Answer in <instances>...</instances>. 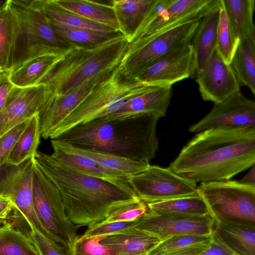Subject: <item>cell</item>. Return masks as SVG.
I'll list each match as a JSON object with an SVG mask.
<instances>
[{
	"mask_svg": "<svg viewBox=\"0 0 255 255\" xmlns=\"http://www.w3.org/2000/svg\"><path fill=\"white\" fill-rule=\"evenodd\" d=\"M51 94L49 86L44 83L27 87L14 86L0 110V137L39 113Z\"/></svg>",
	"mask_w": 255,
	"mask_h": 255,
	"instance_id": "obj_13",
	"label": "cell"
},
{
	"mask_svg": "<svg viewBox=\"0 0 255 255\" xmlns=\"http://www.w3.org/2000/svg\"><path fill=\"white\" fill-rule=\"evenodd\" d=\"M140 219L132 221L98 223L89 227L84 234L89 236H107L135 227Z\"/></svg>",
	"mask_w": 255,
	"mask_h": 255,
	"instance_id": "obj_41",
	"label": "cell"
},
{
	"mask_svg": "<svg viewBox=\"0 0 255 255\" xmlns=\"http://www.w3.org/2000/svg\"><path fill=\"white\" fill-rule=\"evenodd\" d=\"M249 37L255 50V25L253 30H252V31L251 32L249 36Z\"/></svg>",
	"mask_w": 255,
	"mask_h": 255,
	"instance_id": "obj_46",
	"label": "cell"
},
{
	"mask_svg": "<svg viewBox=\"0 0 255 255\" xmlns=\"http://www.w3.org/2000/svg\"><path fill=\"white\" fill-rule=\"evenodd\" d=\"M211 235L172 236L161 241L146 255H199L210 246Z\"/></svg>",
	"mask_w": 255,
	"mask_h": 255,
	"instance_id": "obj_29",
	"label": "cell"
},
{
	"mask_svg": "<svg viewBox=\"0 0 255 255\" xmlns=\"http://www.w3.org/2000/svg\"><path fill=\"white\" fill-rule=\"evenodd\" d=\"M21 37L18 11L13 0H6L0 7V71H10L16 59Z\"/></svg>",
	"mask_w": 255,
	"mask_h": 255,
	"instance_id": "obj_19",
	"label": "cell"
},
{
	"mask_svg": "<svg viewBox=\"0 0 255 255\" xmlns=\"http://www.w3.org/2000/svg\"><path fill=\"white\" fill-rule=\"evenodd\" d=\"M156 0H113L120 31L129 43L143 25Z\"/></svg>",
	"mask_w": 255,
	"mask_h": 255,
	"instance_id": "obj_21",
	"label": "cell"
},
{
	"mask_svg": "<svg viewBox=\"0 0 255 255\" xmlns=\"http://www.w3.org/2000/svg\"><path fill=\"white\" fill-rule=\"evenodd\" d=\"M0 167V196L7 197L12 200L31 228L49 240L57 243L43 227L35 210L33 157L18 165L5 164Z\"/></svg>",
	"mask_w": 255,
	"mask_h": 255,
	"instance_id": "obj_10",
	"label": "cell"
},
{
	"mask_svg": "<svg viewBox=\"0 0 255 255\" xmlns=\"http://www.w3.org/2000/svg\"><path fill=\"white\" fill-rule=\"evenodd\" d=\"M52 148L53 152L50 155L54 161L60 167L73 172L108 181L128 182L130 177L86 156Z\"/></svg>",
	"mask_w": 255,
	"mask_h": 255,
	"instance_id": "obj_22",
	"label": "cell"
},
{
	"mask_svg": "<svg viewBox=\"0 0 255 255\" xmlns=\"http://www.w3.org/2000/svg\"></svg>",
	"mask_w": 255,
	"mask_h": 255,
	"instance_id": "obj_47",
	"label": "cell"
},
{
	"mask_svg": "<svg viewBox=\"0 0 255 255\" xmlns=\"http://www.w3.org/2000/svg\"><path fill=\"white\" fill-rule=\"evenodd\" d=\"M29 120L13 127L0 137V166L5 164L7 157L26 127Z\"/></svg>",
	"mask_w": 255,
	"mask_h": 255,
	"instance_id": "obj_39",
	"label": "cell"
},
{
	"mask_svg": "<svg viewBox=\"0 0 255 255\" xmlns=\"http://www.w3.org/2000/svg\"><path fill=\"white\" fill-rule=\"evenodd\" d=\"M49 21L55 33L61 39L72 45L95 44L124 36L119 31L103 32L72 27L50 19Z\"/></svg>",
	"mask_w": 255,
	"mask_h": 255,
	"instance_id": "obj_33",
	"label": "cell"
},
{
	"mask_svg": "<svg viewBox=\"0 0 255 255\" xmlns=\"http://www.w3.org/2000/svg\"><path fill=\"white\" fill-rule=\"evenodd\" d=\"M171 97V87H156L136 96L115 112L99 118L108 120L146 113H155L161 118L166 114Z\"/></svg>",
	"mask_w": 255,
	"mask_h": 255,
	"instance_id": "obj_23",
	"label": "cell"
},
{
	"mask_svg": "<svg viewBox=\"0 0 255 255\" xmlns=\"http://www.w3.org/2000/svg\"><path fill=\"white\" fill-rule=\"evenodd\" d=\"M240 181L244 184L255 187V164L251 167V170Z\"/></svg>",
	"mask_w": 255,
	"mask_h": 255,
	"instance_id": "obj_45",
	"label": "cell"
},
{
	"mask_svg": "<svg viewBox=\"0 0 255 255\" xmlns=\"http://www.w3.org/2000/svg\"><path fill=\"white\" fill-rule=\"evenodd\" d=\"M41 3L43 10L48 17L58 22L72 27L103 32L118 31L92 21L71 11L58 4L56 0H41Z\"/></svg>",
	"mask_w": 255,
	"mask_h": 255,
	"instance_id": "obj_35",
	"label": "cell"
},
{
	"mask_svg": "<svg viewBox=\"0 0 255 255\" xmlns=\"http://www.w3.org/2000/svg\"><path fill=\"white\" fill-rule=\"evenodd\" d=\"M106 236H89L84 234L75 242L72 250V255H118L114 250L100 243Z\"/></svg>",
	"mask_w": 255,
	"mask_h": 255,
	"instance_id": "obj_38",
	"label": "cell"
},
{
	"mask_svg": "<svg viewBox=\"0 0 255 255\" xmlns=\"http://www.w3.org/2000/svg\"><path fill=\"white\" fill-rule=\"evenodd\" d=\"M220 127L255 129V102L240 92L221 103L214 104L210 112L191 126L189 131L198 133Z\"/></svg>",
	"mask_w": 255,
	"mask_h": 255,
	"instance_id": "obj_15",
	"label": "cell"
},
{
	"mask_svg": "<svg viewBox=\"0 0 255 255\" xmlns=\"http://www.w3.org/2000/svg\"><path fill=\"white\" fill-rule=\"evenodd\" d=\"M221 3L200 20L192 44L194 55V75L201 72L217 48L218 27Z\"/></svg>",
	"mask_w": 255,
	"mask_h": 255,
	"instance_id": "obj_20",
	"label": "cell"
},
{
	"mask_svg": "<svg viewBox=\"0 0 255 255\" xmlns=\"http://www.w3.org/2000/svg\"><path fill=\"white\" fill-rule=\"evenodd\" d=\"M215 223V220L210 215H159L149 211L135 227L155 236L161 242L175 236H210L214 231Z\"/></svg>",
	"mask_w": 255,
	"mask_h": 255,
	"instance_id": "obj_17",
	"label": "cell"
},
{
	"mask_svg": "<svg viewBox=\"0 0 255 255\" xmlns=\"http://www.w3.org/2000/svg\"><path fill=\"white\" fill-rule=\"evenodd\" d=\"M65 8L92 21L119 31L116 13L111 3L89 0H56Z\"/></svg>",
	"mask_w": 255,
	"mask_h": 255,
	"instance_id": "obj_28",
	"label": "cell"
},
{
	"mask_svg": "<svg viewBox=\"0 0 255 255\" xmlns=\"http://www.w3.org/2000/svg\"><path fill=\"white\" fill-rule=\"evenodd\" d=\"M255 164V129L220 127L197 133L169 167L196 182L228 180Z\"/></svg>",
	"mask_w": 255,
	"mask_h": 255,
	"instance_id": "obj_1",
	"label": "cell"
},
{
	"mask_svg": "<svg viewBox=\"0 0 255 255\" xmlns=\"http://www.w3.org/2000/svg\"></svg>",
	"mask_w": 255,
	"mask_h": 255,
	"instance_id": "obj_48",
	"label": "cell"
},
{
	"mask_svg": "<svg viewBox=\"0 0 255 255\" xmlns=\"http://www.w3.org/2000/svg\"><path fill=\"white\" fill-rule=\"evenodd\" d=\"M146 204L149 211L156 215L184 217L210 215L206 203L200 195Z\"/></svg>",
	"mask_w": 255,
	"mask_h": 255,
	"instance_id": "obj_30",
	"label": "cell"
},
{
	"mask_svg": "<svg viewBox=\"0 0 255 255\" xmlns=\"http://www.w3.org/2000/svg\"><path fill=\"white\" fill-rule=\"evenodd\" d=\"M0 110L4 106L7 99L15 86L10 81L9 73L0 71Z\"/></svg>",
	"mask_w": 255,
	"mask_h": 255,
	"instance_id": "obj_43",
	"label": "cell"
},
{
	"mask_svg": "<svg viewBox=\"0 0 255 255\" xmlns=\"http://www.w3.org/2000/svg\"><path fill=\"white\" fill-rule=\"evenodd\" d=\"M33 159L57 188L68 217L78 227L101 223L113 206L137 197L127 181L73 172L58 166L50 155L39 151Z\"/></svg>",
	"mask_w": 255,
	"mask_h": 255,
	"instance_id": "obj_2",
	"label": "cell"
},
{
	"mask_svg": "<svg viewBox=\"0 0 255 255\" xmlns=\"http://www.w3.org/2000/svg\"><path fill=\"white\" fill-rule=\"evenodd\" d=\"M129 43L121 36L98 44L75 45L41 83L61 95L102 72L118 67Z\"/></svg>",
	"mask_w": 255,
	"mask_h": 255,
	"instance_id": "obj_3",
	"label": "cell"
},
{
	"mask_svg": "<svg viewBox=\"0 0 255 255\" xmlns=\"http://www.w3.org/2000/svg\"><path fill=\"white\" fill-rule=\"evenodd\" d=\"M221 0H157L132 42L137 43L166 29L201 19L219 5Z\"/></svg>",
	"mask_w": 255,
	"mask_h": 255,
	"instance_id": "obj_9",
	"label": "cell"
},
{
	"mask_svg": "<svg viewBox=\"0 0 255 255\" xmlns=\"http://www.w3.org/2000/svg\"><path fill=\"white\" fill-rule=\"evenodd\" d=\"M160 242L155 236L133 227L107 235L100 243L118 255H146Z\"/></svg>",
	"mask_w": 255,
	"mask_h": 255,
	"instance_id": "obj_24",
	"label": "cell"
},
{
	"mask_svg": "<svg viewBox=\"0 0 255 255\" xmlns=\"http://www.w3.org/2000/svg\"><path fill=\"white\" fill-rule=\"evenodd\" d=\"M213 234L236 255H255V228L216 222Z\"/></svg>",
	"mask_w": 255,
	"mask_h": 255,
	"instance_id": "obj_27",
	"label": "cell"
},
{
	"mask_svg": "<svg viewBox=\"0 0 255 255\" xmlns=\"http://www.w3.org/2000/svg\"><path fill=\"white\" fill-rule=\"evenodd\" d=\"M128 182L146 203L199 195L197 182L176 173L169 167L150 165L129 177Z\"/></svg>",
	"mask_w": 255,
	"mask_h": 255,
	"instance_id": "obj_8",
	"label": "cell"
},
{
	"mask_svg": "<svg viewBox=\"0 0 255 255\" xmlns=\"http://www.w3.org/2000/svg\"><path fill=\"white\" fill-rule=\"evenodd\" d=\"M199 195L216 222L255 228V187L235 180L201 183Z\"/></svg>",
	"mask_w": 255,
	"mask_h": 255,
	"instance_id": "obj_5",
	"label": "cell"
},
{
	"mask_svg": "<svg viewBox=\"0 0 255 255\" xmlns=\"http://www.w3.org/2000/svg\"><path fill=\"white\" fill-rule=\"evenodd\" d=\"M33 161V194L37 216L54 240L72 252L79 238L78 227L68 217L56 187Z\"/></svg>",
	"mask_w": 255,
	"mask_h": 255,
	"instance_id": "obj_6",
	"label": "cell"
},
{
	"mask_svg": "<svg viewBox=\"0 0 255 255\" xmlns=\"http://www.w3.org/2000/svg\"><path fill=\"white\" fill-rule=\"evenodd\" d=\"M200 20L181 24L137 43L129 44L119 65L122 74L135 79L141 72L171 51L190 44Z\"/></svg>",
	"mask_w": 255,
	"mask_h": 255,
	"instance_id": "obj_7",
	"label": "cell"
},
{
	"mask_svg": "<svg viewBox=\"0 0 255 255\" xmlns=\"http://www.w3.org/2000/svg\"><path fill=\"white\" fill-rule=\"evenodd\" d=\"M50 142L52 147L86 156L105 167L130 177L142 171L150 165L149 162L137 161L113 154L76 148L64 141L57 139H50Z\"/></svg>",
	"mask_w": 255,
	"mask_h": 255,
	"instance_id": "obj_26",
	"label": "cell"
},
{
	"mask_svg": "<svg viewBox=\"0 0 255 255\" xmlns=\"http://www.w3.org/2000/svg\"><path fill=\"white\" fill-rule=\"evenodd\" d=\"M13 1L19 15L22 37L25 38L26 47L34 43L47 44L63 48L75 45L63 40L54 31L49 18L43 10L41 0Z\"/></svg>",
	"mask_w": 255,
	"mask_h": 255,
	"instance_id": "obj_18",
	"label": "cell"
},
{
	"mask_svg": "<svg viewBox=\"0 0 255 255\" xmlns=\"http://www.w3.org/2000/svg\"><path fill=\"white\" fill-rule=\"evenodd\" d=\"M41 136L39 113H37L29 120L24 130L10 151L5 164L18 165L35 156L38 151Z\"/></svg>",
	"mask_w": 255,
	"mask_h": 255,
	"instance_id": "obj_31",
	"label": "cell"
},
{
	"mask_svg": "<svg viewBox=\"0 0 255 255\" xmlns=\"http://www.w3.org/2000/svg\"><path fill=\"white\" fill-rule=\"evenodd\" d=\"M157 87L147 86L123 75L119 66L100 82L50 137L56 139L73 128L104 117L131 98Z\"/></svg>",
	"mask_w": 255,
	"mask_h": 255,
	"instance_id": "obj_4",
	"label": "cell"
},
{
	"mask_svg": "<svg viewBox=\"0 0 255 255\" xmlns=\"http://www.w3.org/2000/svg\"><path fill=\"white\" fill-rule=\"evenodd\" d=\"M193 75V50L190 43L171 51L141 72L135 79L147 86L168 87Z\"/></svg>",
	"mask_w": 255,
	"mask_h": 255,
	"instance_id": "obj_12",
	"label": "cell"
},
{
	"mask_svg": "<svg viewBox=\"0 0 255 255\" xmlns=\"http://www.w3.org/2000/svg\"><path fill=\"white\" fill-rule=\"evenodd\" d=\"M231 65L241 85L247 86L255 96V50L249 37L240 40Z\"/></svg>",
	"mask_w": 255,
	"mask_h": 255,
	"instance_id": "obj_34",
	"label": "cell"
},
{
	"mask_svg": "<svg viewBox=\"0 0 255 255\" xmlns=\"http://www.w3.org/2000/svg\"><path fill=\"white\" fill-rule=\"evenodd\" d=\"M196 81L202 99L216 104L241 92V85L231 64L224 60L217 49Z\"/></svg>",
	"mask_w": 255,
	"mask_h": 255,
	"instance_id": "obj_16",
	"label": "cell"
},
{
	"mask_svg": "<svg viewBox=\"0 0 255 255\" xmlns=\"http://www.w3.org/2000/svg\"><path fill=\"white\" fill-rule=\"evenodd\" d=\"M149 212L147 204L136 197L113 206L101 223L135 221L141 219Z\"/></svg>",
	"mask_w": 255,
	"mask_h": 255,
	"instance_id": "obj_36",
	"label": "cell"
},
{
	"mask_svg": "<svg viewBox=\"0 0 255 255\" xmlns=\"http://www.w3.org/2000/svg\"><path fill=\"white\" fill-rule=\"evenodd\" d=\"M14 204L9 198L0 196V220H6L13 210Z\"/></svg>",
	"mask_w": 255,
	"mask_h": 255,
	"instance_id": "obj_44",
	"label": "cell"
},
{
	"mask_svg": "<svg viewBox=\"0 0 255 255\" xmlns=\"http://www.w3.org/2000/svg\"><path fill=\"white\" fill-rule=\"evenodd\" d=\"M212 241L209 248L199 255H236L223 244L212 233Z\"/></svg>",
	"mask_w": 255,
	"mask_h": 255,
	"instance_id": "obj_42",
	"label": "cell"
},
{
	"mask_svg": "<svg viewBox=\"0 0 255 255\" xmlns=\"http://www.w3.org/2000/svg\"><path fill=\"white\" fill-rule=\"evenodd\" d=\"M113 70L94 76L63 95L51 94L39 112L42 137L49 138L63 121Z\"/></svg>",
	"mask_w": 255,
	"mask_h": 255,
	"instance_id": "obj_14",
	"label": "cell"
},
{
	"mask_svg": "<svg viewBox=\"0 0 255 255\" xmlns=\"http://www.w3.org/2000/svg\"><path fill=\"white\" fill-rule=\"evenodd\" d=\"M30 232L41 255H73L61 244L53 242L37 232L33 228Z\"/></svg>",
	"mask_w": 255,
	"mask_h": 255,
	"instance_id": "obj_40",
	"label": "cell"
},
{
	"mask_svg": "<svg viewBox=\"0 0 255 255\" xmlns=\"http://www.w3.org/2000/svg\"><path fill=\"white\" fill-rule=\"evenodd\" d=\"M0 255H41L28 229L0 220Z\"/></svg>",
	"mask_w": 255,
	"mask_h": 255,
	"instance_id": "obj_25",
	"label": "cell"
},
{
	"mask_svg": "<svg viewBox=\"0 0 255 255\" xmlns=\"http://www.w3.org/2000/svg\"><path fill=\"white\" fill-rule=\"evenodd\" d=\"M240 41L231 28L222 2L216 49L227 64H231Z\"/></svg>",
	"mask_w": 255,
	"mask_h": 255,
	"instance_id": "obj_37",
	"label": "cell"
},
{
	"mask_svg": "<svg viewBox=\"0 0 255 255\" xmlns=\"http://www.w3.org/2000/svg\"><path fill=\"white\" fill-rule=\"evenodd\" d=\"M231 28L240 40L249 37L254 28L255 0H222Z\"/></svg>",
	"mask_w": 255,
	"mask_h": 255,
	"instance_id": "obj_32",
	"label": "cell"
},
{
	"mask_svg": "<svg viewBox=\"0 0 255 255\" xmlns=\"http://www.w3.org/2000/svg\"><path fill=\"white\" fill-rule=\"evenodd\" d=\"M75 45L69 48L43 43L27 46L9 72L10 81L19 87L41 84Z\"/></svg>",
	"mask_w": 255,
	"mask_h": 255,
	"instance_id": "obj_11",
	"label": "cell"
}]
</instances>
